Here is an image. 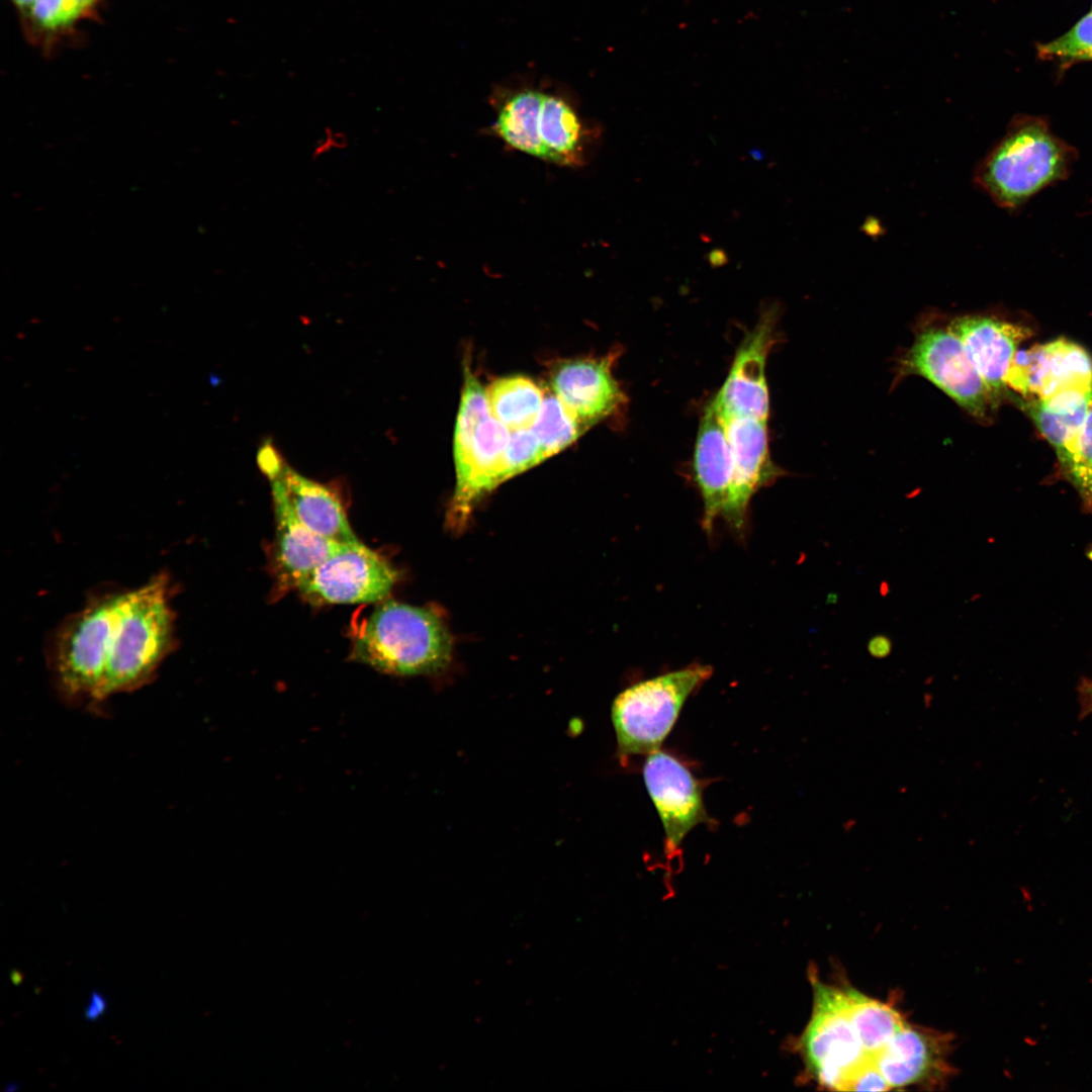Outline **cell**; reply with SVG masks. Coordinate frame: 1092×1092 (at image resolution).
I'll use <instances>...</instances> for the list:
<instances>
[{"label":"cell","instance_id":"1","mask_svg":"<svg viewBox=\"0 0 1092 1092\" xmlns=\"http://www.w3.org/2000/svg\"><path fill=\"white\" fill-rule=\"evenodd\" d=\"M1078 152L1056 135L1046 117L1017 114L979 162L974 182L995 204L1015 211L1070 176Z\"/></svg>","mask_w":1092,"mask_h":1092},{"label":"cell","instance_id":"2","mask_svg":"<svg viewBox=\"0 0 1092 1092\" xmlns=\"http://www.w3.org/2000/svg\"><path fill=\"white\" fill-rule=\"evenodd\" d=\"M172 590L170 576L162 572L124 590L106 667L104 701L147 685L173 650Z\"/></svg>","mask_w":1092,"mask_h":1092},{"label":"cell","instance_id":"3","mask_svg":"<svg viewBox=\"0 0 1092 1092\" xmlns=\"http://www.w3.org/2000/svg\"><path fill=\"white\" fill-rule=\"evenodd\" d=\"M123 594L109 589L92 595L49 640V670L67 704L97 709L104 702V678Z\"/></svg>","mask_w":1092,"mask_h":1092},{"label":"cell","instance_id":"4","mask_svg":"<svg viewBox=\"0 0 1092 1092\" xmlns=\"http://www.w3.org/2000/svg\"><path fill=\"white\" fill-rule=\"evenodd\" d=\"M451 651V636L435 612L386 601L362 624L349 659L387 674L420 675L443 669Z\"/></svg>","mask_w":1092,"mask_h":1092},{"label":"cell","instance_id":"5","mask_svg":"<svg viewBox=\"0 0 1092 1092\" xmlns=\"http://www.w3.org/2000/svg\"><path fill=\"white\" fill-rule=\"evenodd\" d=\"M712 674V666L693 663L638 681L620 693L611 709L617 755L626 759L659 750L688 698Z\"/></svg>","mask_w":1092,"mask_h":1092},{"label":"cell","instance_id":"6","mask_svg":"<svg viewBox=\"0 0 1092 1092\" xmlns=\"http://www.w3.org/2000/svg\"><path fill=\"white\" fill-rule=\"evenodd\" d=\"M812 979L813 1009L795 1051L808 1080L833 1090L862 1091L871 1077L848 1015L844 988Z\"/></svg>","mask_w":1092,"mask_h":1092},{"label":"cell","instance_id":"7","mask_svg":"<svg viewBox=\"0 0 1092 1092\" xmlns=\"http://www.w3.org/2000/svg\"><path fill=\"white\" fill-rule=\"evenodd\" d=\"M898 373L924 377L980 422L988 423L997 406L961 340L948 328L920 331L900 360Z\"/></svg>","mask_w":1092,"mask_h":1092},{"label":"cell","instance_id":"8","mask_svg":"<svg viewBox=\"0 0 1092 1092\" xmlns=\"http://www.w3.org/2000/svg\"><path fill=\"white\" fill-rule=\"evenodd\" d=\"M396 569L360 541L329 557L297 587L314 606L374 603L396 583Z\"/></svg>","mask_w":1092,"mask_h":1092},{"label":"cell","instance_id":"9","mask_svg":"<svg viewBox=\"0 0 1092 1092\" xmlns=\"http://www.w3.org/2000/svg\"><path fill=\"white\" fill-rule=\"evenodd\" d=\"M730 445L732 472L721 519L743 539L748 528L749 504L761 487L785 472L771 460L767 421L751 417H724Z\"/></svg>","mask_w":1092,"mask_h":1092},{"label":"cell","instance_id":"10","mask_svg":"<svg viewBox=\"0 0 1092 1092\" xmlns=\"http://www.w3.org/2000/svg\"><path fill=\"white\" fill-rule=\"evenodd\" d=\"M642 775L663 826L664 852L672 860L688 833L709 820L702 785L684 762L661 749L647 755Z\"/></svg>","mask_w":1092,"mask_h":1092},{"label":"cell","instance_id":"11","mask_svg":"<svg viewBox=\"0 0 1092 1092\" xmlns=\"http://www.w3.org/2000/svg\"><path fill=\"white\" fill-rule=\"evenodd\" d=\"M258 464L268 477L270 486L282 493L294 515L305 527L338 543L350 544L359 541L334 486L314 481L297 472L286 463L270 441L260 447Z\"/></svg>","mask_w":1092,"mask_h":1092},{"label":"cell","instance_id":"12","mask_svg":"<svg viewBox=\"0 0 1092 1092\" xmlns=\"http://www.w3.org/2000/svg\"><path fill=\"white\" fill-rule=\"evenodd\" d=\"M1005 384L1020 397L1046 399L1069 391L1092 392V358L1078 344L1058 339L1017 351Z\"/></svg>","mask_w":1092,"mask_h":1092},{"label":"cell","instance_id":"13","mask_svg":"<svg viewBox=\"0 0 1092 1092\" xmlns=\"http://www.w3.org/2000/svg\"><path fill=\"white\" fill-rule=\"evenodd\" d=\"M947 328L961 340L996 405L1009 397L1011 392L1005 384V375L1019 344L1029 338L1032 331L986 314L956 316Z\"/></svg>","mask_w":1092,"mask_h":1092},{"label":"cell","instance_id":"14","mask_svg":"<svg viewBox=\"0 0 1092 1092\" xmlns=\"http://www.w3.org/2000/svg\"><path fill=\"white\" fill-rule=\"evenodd\" d=\"M776 314L770 310L746 336L736 352L728 377L714 397L724 417L767 421L769 399L765 362L775 342Z\"/></svg>","mask_w":1092,"mask_h":1092},{"label":"cell","instance_id":"15","mask_svg":"<svg viewBox=\"0 0 1092 1092\" xmlns=\"http://www.w3.org/2000/svg\"><path fill=\"white\" fill-rule=\"evenodd\" d=\"M610 357L575 359L558 364L551 387L585 430L612 415L625 395L611 372Z\"/></svg>","mask_w":1092,"mask_h":1092},{"label":"cell","instance_id":"16","mask_svg":"<svg viewBox=\"0 0 1092 1092\" xmlns=\"http://www.w3.org/2000/svg\"><path fill=\"white\" fill-rule=\"evenodd\" d=\"M694 469L703 500L702 527L708 536L722 517L731 483V452L725 418L713 398L699 427Z\"/></svg>","mask_w":1092,"mask_h":1092},{"label":"cell","instance_id":"17","mask_svg":"<svg viewBox=\"0 0 1092 1092\" xmlns=\"http://www.w3.org/2000/svg\"><path fill=\"white\" fill-rule=\"evenodd\" d=\"M270 487L276 525V578L281 587L297 589L320 564L343 551L348 544L329 540L309 530L297 519L282 493Z\"/></svg>","mask_w":1092,"mask_h":1092},{"label":"cell","instance_id":"18","mask_svg":"<svg viewBox=\"0 0 1092 1092\" xmlns=\"http://www.w3.org/2000/svg\"><path fill=\"white\" fill-rule=\"evenodd\" d=\"M945 1035L906 1024L878 1065L889 1089L935 1084L946 1075Z\"/></svg>","mask_w":1092,"mask_h":1092},{"label":"cell","instance_id":"19","mask_svg":"<svg viewBox=\"0 0 1092 1092\" xmlns=\"http://www.w3.org/2000/svg\"><path fill=\"white\" fill-rule=\"evenodd\" d=\"M1091 394L1069 391L1046 399L1011 397L1053 446L1063 471L1075 453Z\"/></svg>","mask_w":1092,"mask_h":1092},{"label":"cell","instance_id":"20","mask_svg":"<svg viewBox=\"0 0 1092 1092\" xmlns=\"http://www.w3.org/2000/svg\"><path fill=\"white\" fill-rule=\"evenodd\" d=\"M844 993L848 1015L858 1036L864 1064L869 1071L881 1076L878 1070L879 1062L891 1040L907 1022L897 1010L886 1003L848 987L844 988Z\"/></svg>","mask_w":1092,"mask_h":1092},{"label":"cell","instance_id":"21","mask_svg":"<svg viewBox=\"0 0 1092 1092\" xmlns=\"http://www.w3.org/2000/svg\"><path fill=\"white\" fill-rule=\"evenodd\" d=\"M539 133L546 161L572 166L582 163V126L561 98L544 94Z\"/></svg>","mask_w":1092,"mask_h":1092},{"label":"cell","instance_id":"22","mask_svg":"<svg viewBox=\"0 0 1092 1092\" xmlns=\"http://www.w3.org/2000/svg\"><path fill=\"white\" fill-rule=\"evenodd\" d=\"M486 396L492 417L512 431L532 428L544 397L534 381L521 375L492 381Z\"/></svg>","mask_w":1092,"mask_h":1092},{"label":"cell","instance_id":"23","mask_svg":"<svg viewBox=\"0 0 1092 1092\" xmlns=\"http://www.w3.org/2000/svg\"><path fill=\"white\" fill-rule=\"evenodd\" d=\"M544 93L526 90L511 97L498 112L495 130L512 148L545 160L539 133Z\"/></svg>","mask_w":1092,"mask_h":1092},{"label":"cell","instance_id":"24","mask_svg":"<svg viewBox=\"0 0 1092 1092\" xmlns=\"http://www.w3.org/2000/svg\"><path fill=\"white\" fill-rule=\"evenodd\" d=\"M531 430L539 441L545 459L566 448L584 431L555 393H547L543 397Z\"/></svg>","mask_w":1092,"mask_h":1092},{"label":"cell","instance_id":"25","mask_svg":"<svg viewBox=\"0 0 1092 1092\" xmlns=\"http://www.w3.org/2000/svg\"><path fill=\"white\" fill-rule=\"evenodd\" d=\"M1036 54L1042 61L1055 62L1064 68L1080 62H1092V10L1062 35L1038 43Z\"/></svg>","mask_w":1092,"mask_h":1092},{"label":"cell","instance_id":"26","mask_svg":"<svg viewBox=\"0 0 1092 1092\" xmlns=\"http://www.w3.org/2000/svg\"><path fill=\"white\" fill-rule=\"evenodd\" d=\"M1063 472L1077 489L1085 506L1092 508V394L1075 453Z\"/></svg>","mask_w":1092,"mask_h":1092},{"label":"cell","instance_id":"27","mask_svg":"<svg viewBox=\"0 0 1092 1092\" xmlns=\"http://www.w3.org/2000/svg\"><path fill=\"white\" fill-rule=\"evenodd\" d=\"M545 460L531 429L513 430L506 450V474L511 478Z\"/></svg>","mask_w":1092,"mask_h":1092},{"label":"cell","instance_id":"28","mask_svg":"<svg viewBox=\"0 0 1092 1092\" xmlns=\"http://www.w3.org/2000/svg\"><path fill=\"white\" fill-rule=\"evenodd\" d=\"M868 652L872 657L877 659H883L888 657L893 649V643L890 637L885 634H877L870 638L867 644Z\"/></svg>","mask_w":1092,"mask_h":1092},{"label":"cell","instance_id":"29","mask_svg":"<svg viewBox=\"0 0 1092 1092\" xmlns=\"http://www.w3.org/2000/svg\"><path fill=\"white\" fill-rule=\"evenodd\" d=\"M107 1009V1000L99 991L91 992L89 1002L85 1008L84 1016L88 1021H95L101 1017Z\"/></svg>","mask_w":1092,"mask_h":1092},{"label":"cell","instance_id":"30","mask_svg":"<svg viewBox=\"0 0 1092 1092\" xmlns=\"http://www.w3.org/2000/svg\"><path fill=\"white\" fill-rule=\"evenodd\" d=\"M708 261L713 267H720L728 262V256L722 249H713L708 254Z\"/></svg>","mask_w":1092,"mask_h":1092},{"label":"cell","instance_id":"31","mask_svg":"<svg viewBox=\"0 0 1092 1092\" xmlns=\"http://www.w3.org/2000/svg\"><path fill=\"white\" fill-rule=\"evenodd\" d=\"M15 5L21 9L24 14L28 12L35 0H12Z\"/></svg>","mask_w":1092,"mask_h":1092},{"label":"cell","instance_id":"32","mask_svg":"<svg viewBox=\"0 0 1092 1092\" xmlns=\"http://www.w3.org/2000/svg\"><path fill=\"white\" fill-rule=\"evenodd\" d=\"M85 13L97 0H74Z\"/></svg>","mask_w":1092,"mask_h":1092},{"label":"cell","instance_id":"33","mask_svg":"<svg viewBox=\"0 0 1092 1092\" xmlns=\"http://www.w3.org/2000/svg\"><path fill=\"white\" fill-rule=\"evenodd\" d=\"M1085 696L1089 700V702L1091 703V707H1092V682H1090L1089 685H1087L1085 687Z\"/></svg>","mask_w":1092,"mask_h":1092}]
</instances>
